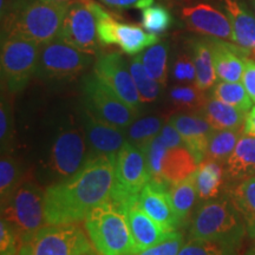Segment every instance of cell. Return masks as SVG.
Returning a JSON list of instances; mask_svg holds the SVG:
<instances>
[{
  "instance_id": "obj_1",
  "label": "cell",
  "mask_w": 255,
  "mask_h": 255,
  "mask_svg": "<svg viewBox=\"0 0 255 255\" xmlns=\"http://www.w3.org/2000/svg\"><path fill=\"white\" fill-rule=\"evenodd\" d=\"M116 156H92L68 180L45 189V223L68 225L84 221L95 207L108 201L115 184Z\"/></svg>"
},
{
  "instance_id": "obj_2",
  "label": "cell",
  "mask_w": 255,
  "mask_h": 255,
  "mask_svg": "<svg viewBox=\"0 0 255 255\" xmlns=\"http://www.w3.org/2000/svg\"><path fill=\"white\" fill-rule=\"evenodd\" d=\"M68 6L44 0H15L1 8V38L18 37L43 46L58 39Z\"/></svg>"
},
{
  "instance_id": "obj_3",
  "label": "cell",
  "mask_w": 255,
  "mask_h": 255,
  "mask_svg": "<svg viewBox=\"0 0 255 255\" xmlns=\"http://www.w3.org/2000/svg\"><path fill=\"white\" fill-rule=\"evenodd\" d=\"M247 234L245 220L228 193L201 205L191 220L189 240H205L240 248Z\"/></svg>"
},
{
  "instance_id": "obj_4",
  "label": "cell",
  "mask_w": 255,
  "mask_h": 255,
  "mask_svg": "<svg viewBox=\"0 0 255 255\" xmlns=\"http://www.w3.org/2000/svg\"><path fill=\"white\" fill-rule=\"evenodd\" d=\"M84 228L100 255L136 253L126 209L122 203L111 197L89 213L84 220Z\"/></svg>"
},
{
  "instance_id": "obj_5",
  "label": "cell",
  "mask_w": 255,
  "mask_h": 255,
  "mask_svg": "<svg viewBox=\"0 0 255 255\" xmlns=\"http://www.w3.org/2000/svg\"><path fill=\"white\" fill-rule=\"evenodd\" d=\"M88 148L84 127L73 120L62 126L53 137L45 163L51 181L62 182L78 173L90 158Z\"/></svg>"
},
{
  "instance_id": "obj_6",
  "label": "cell",
  "mask_w": 255,
  "mask_h": 255,
  "mask_svg": "<svg viewBox=\"0 0 255 255\" xmlns=\"http://www.w3.org/2000/svg\"><path fill=\"white\" fill-rule=\"evenodd\" d=\"M1 219L14 228L21 244L43 227L45 223V190L31 173L1 208Z\"/></svg>"
},
{
  "instance_id": "obj_7",
  "label": "cell",
  "mask_w": 255,
  "mask_h": 255,
  "mask_svg": "<svg viewBox=\"0 0 255 255\" xmlns=\"http://www.w3.org/2000/svg\"><path fill=\"white\" fill-rule=\"evenodd\" d=\"M94 251L85 229L68 223L41 227L21 244L17 255H83Z\"/></svg>"
},
{
  "instance_id": "obj_8",
  "label": "cell",
  "mask_w": 255,
  "mask_h": 255,
  "mask_svg": "<svg viewBox=\"0 0 255 255\" xmlns=\"http://www.w3.org/2000/svg\"><path fill=\"white\" fill-rule=\"evenodd\" d=\"M97 20L98 37L104 45H119L127 55H139L146 47L159 43L158 34L144 31L138 25L120 21L116 14L105 9L95 0H87Z\"/></svg>"
},
{
  "instance_id": "obj_9",
  "label": "cell",
  "mask_w": 255,
  "mask_h": 255,
  "mask_svg": "<svg viewBox=\"0 0 255 255\" xmlns=\"http://www.w3.org/2000/svg\"><path fill=\"white\" fill-rule=\"evenodd\" d=\"M40 45L18 37L1 39V82L9 94L23 91L33 73L39 59Z\"/></svg>"
},
{
  "instance_id": "obj_10",
  "label": "cell",
  "mask_w": 255,
  "mask_h": 255,
  "mask_svg": "<svg viewBox=\"0 0 255 255\" xmlns=\"http://www.w3.org/2000/svg\"><path fill=\"white\" fill-rule=\"evenodd\" d=\"M92 55L60 39L40 47L36 75L45 81H71L91 65Z\"/></svg>"
},
{
  "instance_id": "obj_11",
  "label": "cell",
  "mask_w": 255,
  "mask_h": 255,
  "mask_svg": "<svg viewBox=\"0 0 255 255\" xmlns=\"http://www.w3.org/2000/svg\"><path fill=\"white\" fill-rule=\"evenodd\" d=\"M149 181L150 174L145 154L139 148L127 142L116 156L111 199L122 205L137 199Z\"/></svg>"
},
{
  "instance_id": "obj_12",
  "label": "cell",
  "mask_w": 255,
  "mask_h": 255,
  "mask_svg": "<svg viewBox=\"0 0 255 255\" xmlns=\"http://www.w3.org/2000/svg\"><path fill=\"white\" fill-rule=\"evenodd\" d=\"M83 94L87 109L111 126L127 130L136 119L135 111L124 103L95 73L87 76L83 81Z\"/></svg>"
},
{
  "instance_id": "obj_13",
  "label": "cell",
  "mask_w": 255,
  "mask_h": 255,
  "mask_svg": "<svg viewBox=\"0 0 255 255\" xmlns=\"http://www.w3.org/2000/svg\"><path fill=\"white\" fill-rule=\"evenodd\" d=\"M59 38L83 52L97 55L102 43L98 37L97 20L87 0L75 2L68 8Z\"/></svg>"
},
{
  "instance_id": "obj_14",
  "label": "cell",
  "mask_w": 255,
  "mask_h": 255,
  "mask_svg": "<svg viewBox=\"0 0 255 255\" xmlns=\"http://www.w3.org/2000/svg\"><path fill=\"white\" fill-rule=\"evenodd\" d=\"M94 73L138 115L142 107L141 97L131 72L128 70L121 53L111 52L98 57L94 66Z\"/></svg>"
},
{
  "instance_id": "obj_15",
  "label": "cell",
  "mask_w": 255,
  "mask_h": 255,
  "mask_svg": "<svg viewBox=\"0 0 255 255\" xmlns=\"http://www.w3.org/2000/svg\"><path fill=\"white\" fill-rule=\"evenodd\" d=\"M83 127L87 135L90 157L101 155L117 156L127 143L126 130L98 119L89 109L83 113Z\"/></svg>"
},
{
  "instance_id": "obj_16",
  "label": "cell",
  "mask_w": 255,
  "mask_h": 255,
  "mask_svg": "<svg viewBox=\"0 0 255 255\" xmlns=\"http://www.w3.org/2000/svg\"><path fill=\"white\" fill-rule=\"evenodd\" d=\"M182 19L190 31L205 37L233 41V28L228 15L208 4L182 8Z\"/></svg>"
},
{
  "instance_id": "obj_17",
  "label": "cell",
  "mask_w": 255,
  "mask_h": 255,
  "mask_svg": "<svg viewBox=\"0 0 255 255\" xmlns=\"http://www.w3.org/2000/svg\"><path fill=\"white\" fill-rule=\"evenodd\" d=\"M141 208L167 233L177 232L182 223L171 203L169 187L149 181L138 195Z\"/></svg>"
},
{
  "instance_id": "obj_18",
  "label": "cell",
  "mask_w": 255,
  "mask_h": 255,
  "mask_svg": "<svg viewBox=\"0 0 255 255\" xmlns=\"http://www.w3.org/2000/svg\"><path fill=\"white\" fill-rule=\"evenodd\" d=\"M169 122L176 128L182 137L183 144L195 156L197 163L203 161L206 158L209 137L214 130L205 117L201 113L181 111L171 115L169 117Z\"/></svg>"
},
{
  "instance_id": "obj_19",
  "label": "cell",
  "mask_w": 255,
  "mask_h": 255,
  "mask_svg": "<svg viewBox=\"0 0 255 255\" xmlns=\"http://www.w3.org/2000/svg\"><path fill=\"white\" fill-rule=\"evenodd\" d=\"M123 207L127 213L128 223H129L133 244H135L136 253L161 244L173 234V233L165 232L157 222H155L146 214L139 206L138 197L128 201Z\"/></svg>"
},
{
  "instance_id": "obj_20",
  "label": "cell",
  "mask_w": 255,
  "mask_h": 255,
  "mask_svg": "<svg viewBox=\"0 0 255 255\" xmlns=\"http://www.w3.org/2000/svg\"><path fill=\"white\" fill-rule=\"evenodd\" d=\"M208 39L214 56L218 78L223 82H240L251 51L218 38L208 37Z\"/></svg>"
},
{
  "instance_id": "obj_21",
  "label": "cell",
  "mask_w": 255,
  "mask_h": 255,
  "mask_svg": "<svg viewBox=\"0 0 255 255\" xmlns=\"http://www.w3.org/2000/svg\"><path fill=\"white\" fill-rule=\"evenodd\" d=\"M226 178L237 183L244 178L255 176V137L242 135L234 151L225 163Z\"/></svg>"
},
{
  "instance_id": "obj_22",
  "label": "cell",
  "mask_w": 255,
  "mask_h": 255,
  "mask_svg": "<svg viewBox=\"0 0 255 255\" xmlns=\"http://www.w3.org/2000/svg\"><path fill=\"white\" fill-rule=\"evenodd\" d=\"M225 9L233 28V41L248 51L255 50V17L238 0H225Z\"/></svg>"
},
{
  "instance_id": "obj_23",
  "label": "cell",
  "mask_w": 255,
  "mask_h": 255,
  "mask_svg": "<svg viewBox=\"0 0 255 255\" xmlns=\"http://www.w3.org/2000/svg\"><path fill=\"white\" fill-rule=\"evenodd\" d=\"M189 49L196 69L195 84L201 90H210L216 84L218 75H216L214 56L208 37L190 39Z\"/></svg>"
},
{
  "instance_id": "obj_24",
  "label": "cell",
  "mask_w": 255,
  "mask_h": 255,
  "mask_svg": "<svg viewBox=\"0 0 255 255\" xmlns=\"http://www.w3.org/2000/svg\"><path fill=\"white\" fill-rule=\"evenodd\" d=\"M246 111L210 97L201 111L214 130H235L244 128L247 117Z\"/></svg>"
},
{
  "instance_id": "obj_25",
  "label": "cell",
  "mask_w": 255,
  "mask_h": 255,
  "mask_svg": "<svg viewBox=\"0 0 255 255\" xmlns=\"http://www.w3.org/2000/svg\"><path fill=\"white\" fill-rule=\"evenodd\" d=\"M195 156L186 145L169 149L163 162L162 175L169 187L177 184L191 176L199 165Z\"/></svg>"
},
{
  "instance_id": "obj_26",
  "label": "cell",
  "mask_w": 255,
  "mask_h": 255,
  "mask_svg": "<svg viewBox=\"0 0 255 255\" xmlns=\"http://www.w3.org/2000/svg\"><path fill=\"white\" fill-rule=\"evenodd\" d=\"M226 178L223 163L212 158H205L195 171L197 195L201 201L216 199L220 195Z\"/></svg>"
},
{
  "instance_id": "obj_27",
  "label": "cell",
  "mask_w": 255,
  "mask_h": 255,
  "mask_svg": "<svg viewBox=\"0 0 255 255\" xmlns=\"http://www.w3.org/2000/svg\"><path fill=\"white\" fill-rule=\"evenodd\" d=\"M233 202L247 227V235L250 239H255V176H251L233 183L228 191Z\"/></svg>"
},
{
  "instance_id": "obj_28",
  "label": "cell",
  "mask_w": 255,
  "mask_h": 255,
  "mask_svg": "<svg viewBox=\"0 0 255 255\" xmlns=\"http://www.w3.org/2000/svg\"><path fill=\"white\" fill-rule=\"evenodd\" d=\"M24 165L9 151L1 152L0 159V205L1 208L11 200L15 190L27 176Z\"/></svg>"
},
{
  "instance_id": "obj_29",
  "label": "cell",
  "mask_w": 255,
  "mask_h": 255,
  "mask_svg": "<svg viewBox=\"0 0 255 255\" xmlns=\"http://www.w3.org/2000/svg\"><path fill=\"white\" fill-rule=\"evenodd\" d=\"M165 123L167 117L164 116H148L135 120L126 130L127 142L144 152L152 139L159 135Z\"/></svg>"
},
{
  "instance_id": "obj_30",
  "label": "cell",
  "mask_w": 255,
  "mask_h": 255,
  "mask_svg": "<svg viewBox=\"0 0 255 255\" xmlns=\"http://www.w3.org/2000/svg\"><path fill=\"white\" fill-rule=\"evenodd\" d=\"M171 203L181 223L189 218L193 207L195 205L197 188L195 182V173L182 182L169 187Z\"/></svg>"
},
{
  "instance_id": "obj_31",
  "label": "cell",
  "mask_w": 255,
  "mask_h": 255,
  "mask_svg": "<svg viewBox=\"0 0 255 255\" xmlns=\"http://www.w3.org/2000/svg\"><path fill=\"white\" fill-rule=\"evenodd\" d=\"M244 133V128L235 130H213L207 146L206 158H212L223 163L234 151L239 139Z\"/></svg>"
},
{
  "instance_id": "obj_32",
  "label": "cell",
  "mask_w": 255,
  "mask_h": 255,
  "mask_svg": "<svg viewBox=\"0 0 255 255\" xmlns=\"http://www.w3.org/2000/svg\"><path fill=\"white\" fill-rule=\"evenodd\" d=\"M171 104L177 111L186 113H201L208 101L205 91L195 84L177 85L169 92Z\"/></svg>"
},
{
  "instance_id": "obj_33",
  "label": "cell",
  "mask_w": 255,
  "mask_h": 255,
  "mask_svg": "<svg viewBox=\"0 0 255 255\" xmlns=\"http://www.w3.org/2000/svg\"><path fill=\"white\" fill-rule=\"evenodd\" d=\"M145 71L151 78L165 87L168 78V47L165 44L157 43L138 55Z\"/></svg>"
},
{
  "instance_id": "obj_34",
  "label": "cell",
  "mask_w": 255,
  "mask_h": 255,
  "mask_svg": "<svg viewBox=\"0 0 255 255\" xmlns=\"http://www.w3.org/2000/svg\"><path fill=\"white\" fill-rule=\"evenodd\" d=\"M210 97L237 107L246 113H250L253 107V100L248 95L245 85L240 82H219L212 88Z\"/></svg>"
},
{
  "instance_id": "obj_35",
  "label": "cell",
  "mask_w": 255,
  "mask_h": 255,
  "mask_svg": "<svg viewBox=\"0 0 255 255\" xmlns=\"http://www.w3.org/2000/svg\"><path fill=\"white\" fill-rule=\"evenodd\" d=\"M129 70L131 72L137 90H138L142 103H151L157 100L161 94L162 85L154 78H151L149 73L145 71L138 55L130 59Z\"/></svg>"
},
{
  "instance_id": "obj_36",
  "label": "cell",
  "mask_w": 255,
  "mask_h": 255,
  "mask_svg": "<svg viewBox=\"0 0 255 255\" xmlns=\"http://www.w3.org/2000/svg\"><path fill=\"white\" fill-rule=\"evenodd\" d=\"M168 150V146L164 144L161 137L157 136L156 138L152 139V142L149 144L146 150L144 151L146 163H148L149 174H150V181L159 184H164V186H168V184L163 180L162 169H163V162Z\"/></svg>"
},
{
  "instance_id": "obj_37",
  "label": "cell",
  "mask_w": 255,
  "mask_h": 255,
  "mask_svg": "<svg viewBox=\"0 0 255 255\" xmlns=\"http://www.w3.org/2000/svg\"><path fill=\"white\" fill-rule=\"evenodd\" d=\"M173 25V15L162 5H150L142 9V27L154 34L167 31Z\"/></svg>"
},
{
  "instance_id": "obj_38",
  "label": "cell",
  "mask_w": 255,
  "mask_h": 255,
  "mask_svg": "<svg viewBox=\"0 0 255 255\" xmlns=\"http://www.w3.org/2000/svg\"><path fill=\"white\" fill-rule=\"evenodd\" d=\"M238 251V248L219 242L188 240L177 255H239Z\"/></svg>"
},
{
  "instance_id": "obj_39",
  "label": "cell",
  "mask_w": 255,
  "mask_h": 255,
  "mask_svg": "<svg viewBox=\"0 0 255 255\" xmlns=\"http://www.w3.org/2000/svg\"><path fill=\"white\" fill-rule=\"evenodd\" d=\"M14 137V119L11 102L7 96H1L0 103V144L1 152L11 151Z\"/></svg>"
},
{
  "instance_id": "obj_40",
  "label": "cell",
  "mask_w": 255,
  "mask_h": 255,
  "mask_svg": "<svg viewBox=\"0 0 255 255\" xmlns=\"http://www.w3.org/2000/svg\"><path fill=\"white\" fill-rule=\"evenodd\" d=\"M173 77L180 83L193 84L196 82V69L193 58L187 53H180L173 64Z\"/></svg>"
},
{
  "instance_id": "obj_41",
  "label": "cell",
  "mask_w": 255,
  "mask_h": 255,
  "mask_svg": "<svg viewBox=\"0 0 255 255\" xmlns=\"http://www.w3.org/2000/svg\"><path fill=\"white\" fill-rule=\"evenodd\" d=\"M183 240L182 233L174 232L167 240L162 241L161 244L131 255H177L183 246Z\"/></svg>"
},
{
  "instance_id": "obj_42",
  "label": "cell",
  "mask_w": 255,
  "mask_h": 255,
  "mask_svg": "<svg viewBox=\"0 0 255 255\" xmlns=\"http://www.w3.org/2000/svg\"><path fill=\"white\" fill-rule=\"evenodd\" d=\"M21 246L20 239L6 220L0 221V255H17Z\"/></svg>"
},
{
  "instance_id": "obj_43",
  "label": "cell",
  "mask_w": 255,
  "mask_h": 255,
  "mask_svg": "<svg viewBox=\"0 0 255 255\" xmlns=\"http://www.w3.org/2000/svg\"><path fill=\"white\" fill-rule=\"evenodd\" d=\"M158 136L161 137V139L163 141L164 144L167 145L169 149L184 145L182 137H181L180 133H178L176 128L169 122V120L167 121V123L164 124V127L162 128L161 132H159Z\"/></svg>"
},
{
  "instance_id": "obj_44",
  "label": "cell",
  "mask_w": 255,
  "mask_h": 255,
  "mask_svg": "<svg viewBox=\"0 0 255 255\" xmlns=\"http://www.w3.org/2000/svg\"><path fill=\"white\" fill-rule=\"evenodd\" d=\"M102 4L117 9L138 8L144 9L152 5L154 0H100Z\"/></svg>"
},
{
  "instance_id": "obj_45",
  "label": "cell",
  "mask_w": 255,
  "mask_h": 255,
  "mask_svg": "<svg viewBox=\"0 0 255 255\" xmlns=\"http://www.w3.org/2000/svg\"><path fill=\"white\" fill-rule=\"evenodd\" d=\"M242 82H244L248 95L251 96V98L255 103V62L250 58L246 59V66H245Z\"/></svg>"
},
{
  "instance_id": "obj_46",
  "label": "cell",
  "mask_w": 255,
  "mask_h": 255,
  "mask_svg": "<svg viewBox=\"0 0 255 255\" xmlns=\"http://www.w3.org/2000/svg\"><path fill=\"white\" fill-rule=\"evenodd\" d=\"M244 133L247 136L255 137V107L247 114L246 121L244 124Z\"/></svg>"
},
{
  "instance_id": "obj_47",
  "label": "cell",
  "mask_w": 255,
  "mask_h": 255,
  "mask_svg": "<svg viewBox=\"0 0 255 255\" xmlns=\"http://www.w3.org/2000/svg\"><path fill=\"white\" fill-rule=\"evenodd\" d=\"M44 1L51 2V4L68 6V7H70L72 4H75V2H78V1H82V0H44Z\"/></svg>"
},
{
  "instance_id": "obj_48",
  "label": "cell",
  "mask_w": 255,
  "mask_h": 255,
  "mask_svg": "<svg viewBox=\"0 0 255 255\" xmlns=\"http://www.w3.org/2000/svg\"><path fill=\"white\" fill-rule=\"evenodd\" d=\"M245 255H255V239L253 240V244H252V246L250 247V250H248Z\"/></svg>"
},
{
  "instance_id": "obj_49",
  "label": "cell",
  "mask_w": 255,
  "mask_h": 255,
  "mask_svg": "<svg viewBox=\"0 0 255 255\" xmlns=\"http://www.w3.org/2000/svg\"><path fill=\"white\" fill-rule=\"evenodd\" d=\"M83 255H100L97 253V252L94 251V252H90V253H87V254H83Z\"/></svg>"
},
{
  "instance_id": "obj_50",
  "label": "cell",
  "mask_w": 255,
  "mask_h": 255,
  "mask_svg": "<svg viewBox=\"0 0 255 255\" xmlns=\"http://www.w3.org/2000/svg\"><path fill=\"white\" fill-rule=\"evenodd\" d=\"M253 55H254V57H255V50H253Z\"/></svg>"
}]
</instances>
